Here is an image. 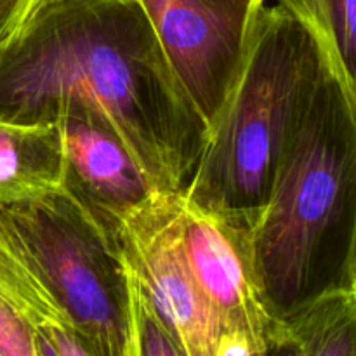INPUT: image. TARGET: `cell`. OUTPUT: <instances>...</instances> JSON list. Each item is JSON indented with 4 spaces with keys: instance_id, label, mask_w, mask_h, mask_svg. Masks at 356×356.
I'll list each match as a JSON object with an SVG mask.
<instances>
[{
    "instance_id": "obj_8",
    "label": "cell",
    "mask_w": 356,
    "mask_h": 356,
    "mask_svg": "<svg viewBox=\"0 0 356 356\" xmlns=\"http://www.w3.org/2000/svg\"><path fill=\"white\" fill-rule=\"evenodd\" d=\"M65 153L63 183L120 222L156 195L132 153L113 131L83 115L58 122Z\"/></svg>"
},
{
    "instance_id": "obj_12",
    "label": "cell",
    "mask_w": 356,
    "mask_h": 356,
    "mask_svg": "<svg viewBox=\"0 0 356 356\" xmlns=\"http://www.w3.org/2000/svg\"><path fill=\"white\" fill-rule=\"evenodd\" d=\"M129 329L131 356H186L165 320L129 270Z\"/></svg>"
},
{
    "instance_id": "obj_3",
    "label": "cell",
    "mask_w": 356,
    "mask_h": 356,
    "mask_svg": "<svg viewBox=\"0 0 356 356\" xmlns=\"http://www.w3.org/2000/svg\"><path fill=\"white\" fill-rule=\"evenodd\" d=\"M325 63L308 21L280 0L263 3L184 198L252 233Z\"/></svg>"
},
{
    "instance_id": "obj_1",
    "label": "cell",
    "mask_w": 356,
    "mask_h": 356,
    "mask_svg": "<svg viewBox=\"0 0 356 356\" xmlns=\"http://www.w3.org/2000/svg\"><path fill=\"white\" fill-rule=\"evenodd\" d=\"M72 115L113 131L156 193H183L209 139L139 0H37L0 42V118Z\"/></svg>"
},
{
    "instance_id": "obj_11",
    "label": "cell",
    "mask_w": 356,
    "mask_h": 356,
    "mask_svg": "<svg viewBox=\"0 0 356 356\" xmlns=\"http://www.w3.org/2000/svg\"><path fill=\"white\" fill-rule=\"evenodd\" d=\"M308 21L356 103V0H280Z\"/></svg>"
},
{
    "instance_id": "obj_6",
    "label": "cell",
    "mask_w": 356,
    "mask_h": 356,
    "mask_svg": "<svg viewBox=\"0 0 356 356\" xmlns=\"http://www.w3.org/2000/svg\"><path fill=\"white\" fill-rule=\"evenodd\" d=\"M184 90L211 129L266 0H139Z\"/></svg>"
},
{
    "instance_id": "obj_2",
    "label": "cell",
    "mask_w": 356,
    "mask_h": 356,
    "mask_svg": "<svg viewBox=\"0 0 356 356\" xmlns=\"http://www.w3.org/2000/svg\"><path fill=\"white\" fill-rule=\"evenodd\" d=\"M355 240L356 103L327 52L308 113L250 233L268 316L287 318L325 292L353 289Z\"/></svg>"
},
{
    "instance_id": "obj_13",
    "label": "cell",
    "mask_w": 356,
    "mask_h": 356,
    "mask_svg": "<svg viewBox=\"0 0 356 356\" xmlns=\"http://www.w3.org/2000/svg\"><path fill=\"white\" fill-rule=\"evenodd\" d=\"M0 356H37L30 329L2 296H0Z\"/></svg>"
},
{
    "instance_id": "obj_7",
    "label": "cell",
    "mask_w": 356,
    "mask_h": 356,
    "mask_svg": "<svg viewBox=\"0 0 356 356\" xmlns=\"http://www.w3.org/2000/svg\"><path fill=\"white\" fill-rule=\"evenodd\" d=\"M179 233L198 291L221 325L218 356L266 355L271 318L250 256V232L181 195Z\"/></svg>"
},
{
    "instance_id": "obj_14",
    "label": "cell",
    "mask_w": 356,
    "mask_h": 356,
    "mask_svg": "<svg viewBox=\"0 0 356 356\" xmlns=\"http://www.w3.org/2000/svg\"><path fill=\"white\" fill-rule=\"evenodd\" d=\"M37 0H0V42L23 21Z\"/></svg>"
},
{
    "instance_id": "obj_4",
    "label": "cell",
    "mask_w": 356,
    "mask_h": 356,
    "mask_svg": "<svg viewBox=\"0 0 356 356\" xmlns=\"http://www.w3.org/2000/svg\"><path fill=\"white\" fill-rule=\"evenodd\" d=\"M0 212L96 356H131L129 268L118 222L63 183Z\"/></svg>"
},
{
    "instance_id": "obj_15",
    "label": "cell",
    "mask_w": 356,
    "mask_h": 356,
    "mask_svg": "<svg viewBox=\"0 0 356 356\" xmlns=\"http://www.w3.org/2000/svg\"><path fill=\"white\" fill-rule=\"evenodd\" d=\"M351 287L356 291V240H355V250H353V263H351Z\"/></svg>"
},
{
    "instance_id": "obj_5",
    "label": "cell",
    "mask_w": 356,
    "mask_h": 356,
    "mask_svg": "<svg viewBox=\"0 0 356 356\" xmlns=\"http://www.w3.org/2000/svg\"><path fill=\"white\" fill-rule=\"evenodd\" d=\"M183 193H156L118 222L127 268L186 356H218L221 325L198 291L179 233Z\"/></svg>"
},
{
    "instance_id": "obj_9",
    "label": "cell",
    "mask_w": 356,
    "mask_h": 356,
    "mask_svg": "<svg viewBox=\"0 0 356 356\" xmlns=\"http://www.w3.org/2000/svg\"><path fill=\"white\" fill-rule=\"evenodd\" d=\"M63 177L65 153L58 124L24 125L0 118V205L51 193Z\"/></svg>"
},
{
    "instance_id": "obj_10",
    "label": "cell",
    "mask_w": 356,
    "mask_h": 356,
    "mask_svg": "<svg viewBox=\"0 0 356 356\" xmlns=\"http://www.w3.org/2000/svg\"><path fill=\"white\" fill-rule=\"evenodd\" d=\"M266 355L356 356V291L318 296L287 318L271 320Z\"/></svg>"
}]
</instances>
